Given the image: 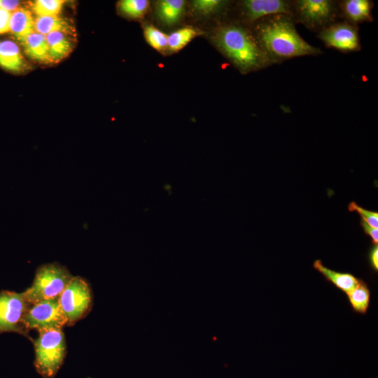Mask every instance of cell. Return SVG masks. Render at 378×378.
I'll return each instance as SVG.
<instances>
[{"label": "cell", "mask_w": 378, "mask_h": 378, "mask_svg": "<svg viewBox=\"0 0 378 378\" xmlns=\"http://www.w3.org/2000/svg\"><path fill=\"white\" fill-rule=\"evenodd\" d=\"M291 16L275 14L265 17L251 25L262 49L273 64L294 57L316 56L323 51L312 46L298 32Z\"/></svg>", "instance_id": "obj_1"}, {"label": "cell", "mask_w": 378, "mask_h": 378, "mask_svg": "<svg viewBox=\"0 0 378 378\" xmlns=\"http://www.w3.org/2000/svg\"><path fill=\"white\" fill-rule=\"evenodd\" d=\"M211 39L220 52L242 74L273 65L251 27L240 23H223L215 28Z\"/></svg>", "instance_id": "obj_2"}, {"label": "cell", "mask_w": 378, "mask_h": 378, "mask_svg": "<svg viewBox=\"0 0 378 378\" xmlns=\"http://www.w3.org/2000/svg\"><path fill=\"white\" fill-rule=\"evenodd\" d=\"M36 372L43 378H53L62 367L66 352L62 329L38 332L34 341Z\"/></svg>", "instance_id": "obj_3"}, {"label": "cell", "mask_w": 378, "mask_h": 378, "mask_svg": "<svg viewBox=\"0 0 378 378\" xmlns=\"http://www.w3.org/2000/svg\"><path fill=\"white\" fill-rule=\"evenodd\" d=\"M73 276L58 263L44 264L37 269L31 286L22 293L30 304L57 299Z\"/></svg>", "instance_id": "obj_4"}, {"label": "cell", "mask_w": 378, "mask_h": 378, "mask_svg": "<svg viewBox=\"0 0 378 378\" xmlns=\"http://www.w3.org/2000/svg\"><path fill=\"white\" fill-rule=\"evenodd\" d=\"M290 4V16L295 23L302 24L316 34L340 20L338 1L293 0Z\"/></svg>", "instance_id": "obj_5"}, {"label": "cell", "mask_w": 378, "mask_h": 378, "mask_svg": "<svg viewBox=\"0 0 378 378\" xmlns=\"http://www.w3.org/2000/svg\"><path fill=\"white\" fill-rule=\"evenodd\" d=\"M61 309L71 326L85 317L92 305L90 284L80 276H73L59 298Z\"/></svg>", "instance_id": "obj_6"}, {"label": "cell", "mask_w": 378, "mask_h": 378, "mask_svg": "<svg viewBox=\"0 0 378 378\" xmlns=\"http://www.w3.org/2000/svg\"><path fill=\"white\" fill-rule=\"evenodd\" d=\"M23 322L27 334L30 330L41 332L62 329L63 326L67 325V319L61 309L59 298L31 304Z\"/></svg>", "instance_id": "obj_7"}, {"label": "cell", "mask_w": 378, "mask_h": 378, "mask_svg": "<svg viewBox=\"0 0 378 378\" xmlns=\"http://www.w3.org/2000/svg\"><path fill=\"white\" fill-rule=\"evenodd\" d=\"M29 305L23 293L1 291L0 334L15 332L27 337L23 321Z\"/></svg>", "instance_id": "obj_8"}, {"label": "cell", "mask_w": 378, "mask_h": 378, "mask_svg": "<svg viewBox=\"0 0 378 378\" xmlns=\"http://www.w3.org/2000/svg\"><path fill=\"white\" fill-rule=\"evenodd\" d=\"M328 48L343 53L358 52L361 50L359 27L344 20L336 21L316 34Z\"/></svg>", "instance_id": "obj_9"}, {"label": "cell", "mask_w": 378, "mask_h": 378, "mask_svg": "<svg viewBox=\"0 0 378 378\" xmlns=\"http://www.w3.org/2000/svg\"><path fill=\"white\" fill-rule=\"evenodd\" d=\"M238 5L239 12L244 22L251 25L272 15L286 14L290 16V1L244 0Z\"/></svg>", "instance_id": "obj_10"}, {"label": "cell", "mask_w": 378, "mask_h": 378, "mask_svg": "<svg viewBox=\"0 0 378 378\" xmlns=\"http://www.w3.org/2000/svg\"><path fill=\"white\" fill-rule=\"evenodd\" d=\"M373 6L371 0L338 1L340 19L355 25L372 22Z\"/></svg>", "instance_id": "obj_11"}, {"label": "cell", "mask_w": 378, "mask_h": 378, "mask_svg": "<svg viewBox=\"0 0 378 378\" xmlns=\"http://www.w3.org/2000/svg\"><path fill=\"white\" fill-rule=\"evenodd\" d=\"M313 267L322 274L326 281L346 293L354 288L361 279L349 272H340L330 270L324 266L321 260H316L313 263Z\"/></svg>", "instance_id": "obj_12"}, {"label": "cell", "mask_w": 378, "mask_h": 378, "mask_svg": "<svg viewBox=\"0 0 378 378\" xmlns=\"http://www.w3.org/2000/svg\"><path fill=\"white\" fill-rule=\"evenodd\" d=\"M18 41L31 59L41 63H51L46 36L35 31Z\"/></svg>", "instance_id": "obj_13"}, {"label": "cell", "mask_w": 378, "mask_h": 378, "mask_svg": "<svg viewBox=\"0 0 378 378\" xmlns=\"http://www.w3.org/2000/svg\"><path fill=\"white\" fill-rule=\"evenodd\" d=\"M72 36L61 31H54L46 36L51 63H57L67 57L74 48Z\"/></svg>", "instance_id": "obj_14"}, {"label": "cell", "mask_w": 378, "mask_h": 378, "mask_svg": "<svg viewBox=\"0 0 378 378\" xmlns=\"http://www.w3.org/2000/svg\"><path fill=\"white\" fill-rule=\"evenodd\" d=\"M0 66L12 72H20L25 62L18 44L10 40L0 41Z\"/></svg>", "instance_id": "obj_15"}, {"label": "cell", "mask_w": 378, "mask_h": 378, "mask_svg": "<svg viewBox=\"0 0 378 378\" xmlns=\"http://www.w3.org/2000/svg\"><path fill=\"white\" fill-rule=\"evenodd\" d=\"M9 31L18 41L35 31V19L31 12L21 7L13 11L10 18Z\"/></svg>", "instance_id": "obj_16"}, {"label": "cell", "mask_w": 378, "mask_h": 378, "mask_svg": "<svg viewBox=\"0 0 378 378\" xmlns=\"http://www.w3.org/2000/svg\"><path fill=\"white\" fill-rule=\"evenodd\" d=\"M35 31L44 36L54 31L76 36V29L72 22L59 15L37 17L35 19Z\"/></svg>", "instance_id": "obj_17"}, {"label": "cell", "mask_w": 378, "mask_h": 378, "mask_svg": "<svg viewBox=\"0 0 378 378\" xmlns=\"http://www.w3.org/2000/svg\"><path fill=\"white\" fill-rule=\"evenodd\" d=\"M185 1L183 0H162L157 4V15L165 24L176 23L183 15Z\"/></svg>", "instance_id": "obj_18"}, {"label": "cell", "mask_w": 378, "mask_h": 378, "mask_svg": "<svg viewBox=\"0 0 378 378\" xmlns=\"http://www.w3.org/2000/svg\"><path fill=\"white\" fill-rule=\"evenodd\" d=\"M346 294L353 311L366 314L370 304V290L368 284L360 279L359 284Z\"/></svg>", "instance_id": "obj_19"}, {"label": "cell", "mask_w": 378, "mask_h": 378, "mask_svg": "<svg viewBox=\"0 0 378 378\" xmlns=\"http://www.w3.org/2000/svg\"><path fill=\"white\" fill-rule=\"evenodd\" d=\"M200 34L201 33L193 27L179 29L168 36L167 50L171 52H178Z\"/></svg>", "instance_id": "obj_20"}, {"label": "cell", "mask_w": 378, "mask_h": 378, "mask_svg": "<svg viewBox=\"0 0 378 378\" xmlns=\"http://www.w3.org/2000/svg\"><path fill=\"white\" fill-rule=\"evenodd\" d=\"M147 0H122L118 3V9L123 15L134 19L142 18L148 11Z\"/></svg>", "instance_id": "obj_21"}, {"label": "cell", "mask_w": 378, "mask_h": 378, "mask_svg": "<svg viewBox=\"0 0 378 378\" xmlns=\"http://www.w3.org/2000/svg\"><path fill=\"white\" fill-rule=\"evenodd\" d=\"M144 34L147 43L156 50L164 52L167 50L168 36L153 24L144 27Z\"/></svg>", "instance_id": "obj_22"}, {"label": "cell", "mask_w": 378, "mask_h": 378, "mask_svg": "<svg viewBox=\"0 0 378 378\" xmlns=\"http://www.w3.org/2000/svg\"><path fill=\"white\" fill-rule=\"evenodd\" d=\"M65 1L36 0L31 4V9L37 17L58 16Z\"/></svg>", "instance_id": "obj_23"}, {"label": "cell", "mask_w": 378, "mask_h": 378, "mask_svg": "<svg viewBox=\"0 0 378 378\" xmlns=\"http://www.w3.org/2000/svg\"><path fill=\"white\" fill-rule=\"evenodd\" d=\"M227 1L220 0H196L192 1L193 10L199 14H212L223 7Z\"/></svg>", "instance_id": "obj_24"}, {"label": "cell", "mask_w": 378, "mask_h": 378, "mask_svg": "<svg viewBox=\"0 0 378 378\" xmlns=\"http://www.w3.org/2000/svg\"><path fill=\"white\" fill-rule=\"evenodd\" d=\"M348 209L349 211H356L361 217V220L365 221L368 225L372 227H378V214L377 212L371 211L362 208L358 206L355 202H351L349 206Z\"/></svg>", "instance_id": "obj_25"}, {"label": "cell", "mask_w": 378, "mask_h": 378, "mask_svg": "<svg viewBox=\"0 0 378 378\" xmlns=\"http://www.w3.org/2000/svg\"><path fill=\"white\" fill-rule=\"evenodd\" d=\"M11 13L0 8V34L9 31Z\"/></svg>", "instance_id": "obj_26"}, {"label": "cell", "mask_w": 378, "mask_h": 378, "mask_svg": "<svg viewBox=\"0 0 378 378\" xmlns=\"http://www.w3.org/2000/svg\"><path fill=\"white\" fill-rule=\"evenodd\" d=\"M370 268L375 272L378 270V246L374 244L370 249L368 255Z\"/></svg>", "instance_id": "obj_27"}, {"label": "cell", "mask_w": 378, "mask_h": 378, "mask_svg": "<svg viewBox=\"0 0 378 378\" xmlns=\"http://www.w3.org/2000/svg\"><path fill=\"white\" fill-rule=\"evenodd\" d=\"M360 225L363 229L365 234L368 235L371 238L373 244H377L378 229L372 227L363 220H361Z\"/></svg>", "instance_id": "obj_28"}, {"label": "cell", "mask_w": 378, "mask_h": 378, "mask_svg": "<svg viewBox=\"0 0 378 378\" xmlns=\"http://www.w3.org/2000/svg\"><path fill=\"white\" fill-rule=\"evenodd\" d=\"M19 5L18 1L0 0V8L10 13L16 10Z\"/></svg>", "instance_id": "obj_29"}]
</instances>
